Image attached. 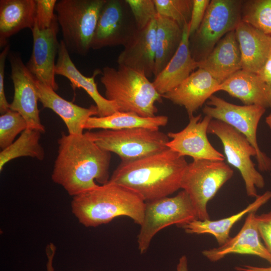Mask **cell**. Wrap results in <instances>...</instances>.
<instances>
[{
	"label": "cell",
	"mask_w": 271,
	"mask_h": 271,
	"mask_svg": "<svg viewBox=\"0 0 271 271\" xmlns=\"http://www.w3.org/2000/svg\"><path fill=\"white\" fill-rule=\"evenodd\" d=\"M256 211L248 213L236 235L216 247L206 249L202 255L211 262H216L232 254L251 255L271 264V254L260 237L256 219Z\"/></svg>",
	"instance_id": "16"
},
{
	"label": "cell",
	"mask_w": 271,
	"mask_h": 271,
	"mask_svg": "<svg viewBox=\"0 0 271 271\" xmlns=\"http://www.w3.org/2000/svg\"><path fill=\"white\" fill-rule=\"evenodd\" d=\"M241 69L257 73L271 56V36L241 21L235 30Z\"/></svg>",
	"instance_id": "21"
},
{
	"label": "cell",
	"mask_w": 271,
	"mask_h": 271,
	"mask_svg": "<svg viewBox=\"0 0 271 271\" xmlns=\"http://www.w3.org/2000/svg\"><path fill=\"white\" fill-rule=\"evenodd\" d=\"M257 74L271 89V56Z\"/></svg>",
	"instance_id": "38"
},
{
	"label": "cell",
	"mask_w": 271,
	"mask_h": 271,
	"mask_svg": "<svg viewBox=\"0 0 271 271\" xmlns=\"http://www.w3.org/2000/svg\"><path fill=\"white\" fill-rule=\"evenodd\" d=\"M27 128L24 118L18 112L9 109L0 116V147L10 146L17 136Z\"/></svg>",
	"instance_id": "32"
},
{
	"label": "cell",
	"mask_w": 271,
	"mask_h": 271,
	"mask_svg": "<svg viewBox=\"0 0 271 271\" xmlns=\"http://www.w3.org/2000/svg\"><path fill=\"white\" fill-rule=\"evenodd\" d=\"M210 2L209 0H193L191 15L189 22V34L190 37L199 28Z\"/></svg>",
	"instance_id": "35"
},
{
	"label": "cell",
	"mask_w": 271,
	"mask_h": 271,
	"mask_svg": "<svg viewBox=\"0 0 271 271\" xmlns=\"http://www.w3.org/2000/svg\"><path fill=\"white\" fill-rule=\"evenodd\" d=\"M35 24L40 30L49 28L56 17V0H35Z\"/></svg>",
	"instance_id": "34"
},
{
	"label": "cell",
	"mask_w": 271,
	"mask_h": 271,
	"mask_svg": "<svg viewBox=\"0 0 271 271\" xmlns=\"http://www.w3.org/2000/svg\"><path fill=\"white\" fill-rule=\"evenodd\" d=\"M242 2L212 0L197 31L189 38L190 49L197 61L204 59L228 33L235 31L241 21Z\"/></svg>",
	"instance_id": "9"
},
{
	"label": "cell",
	"mask_w": 271,
	"mask_h": 271,
	"mask_svg": "<svg viewBox=\"0 0 271 271\" xmlns=\"http://www.w3.org/2000/svg\"><path fill=\"white\" fill-rule=\"evenodd\" d=\"M101 73L100 69H96L92 76H85L77 69L72 61L63 41H60L55 66V74L67 78L71 82L74 90L76 88L83 89L95 103L98 110V116L100 117L108 116L119 111L116 103L102 96L97 89L95 78Z\"/></svg>",
	"instance_id": "19"
},
{
	"label": "cell",
	"mask_w": 271,
	"mask_h": 271,
	"mask_svg": "<svg viewBox=\"0 0 271 271\" xmlns=\"http://www.w3.org/2000/svg\"><path fill=\"white\" fill-rule=\"evenodd\" d=\"M139 30L145 28L158 15L154 0H125Z\"/></svg>",
	"instance_id": "33"
},
{
	"label": "cell",
	"mask_w": 271,
	"mask_h": 271,
	"mask_svg": "<svg viewBox=\"0 0 271 271\" xmlns=\"http://www.w3.org/2000/svg\"><path fill=\"white\" fill-rule=\"evenodd\" d=\"M35 0L0 1V47L21 30L33 28L35 23Z\"/></svg>",
	"instance_id": "26"
},
{
	"label": "cell",
	"mask_w": 271,
	"mask_h": 271,
	"mask_svg": "<svg viewBox=\"0 0 271 271\" xmlns=\"http://www.w3.org/2000/svg\"><path fill=\"white\" fill-rule=\"evenodd\" d=\"M156 21L155 76L164 69L175 54L183 35V29L173 20L158 14Z\"/></svg>",
	"instance_id": "28"
},
{
	"label": "cell",
	"mask_w": 271,
	"mask_h": 271,
	"mask_svg": "<svg viewBox=\"0 0 271 271\" xmlns=\"http://www.w3.org/2000/svg\"><path fill=\"white\" fill-rule=\"evenodd\" d=\"M265 122L271 129V112L265 117Z\"/></svg>",
	"instance_id": "41"
},
{
	"label": "cell",
	"mask_w": 271,
	"mask_h": 271,
	"mask_svg": "<svg viewBox=\"0 0 271 271\" xmlns=\"http://www.w3.org/2000/svg\"><path fill=\"white\" fill-rule=\"evenodd\" d=\"M51 178L73 197L109 180L110 152L98 146L86 132H62Z\"/></svg>",
	"instance_id": "1"
},
{
	"label": "cell",
	"mask_w": 271,
	"mask_h": 271,
	"mask_svg": "<svg viewBox=\"0 0 271 271\" xmlns=\"http://www.w3.org/2000/svg\"><path fill=\"white\" fill-rule=\"evenodd\" d=\"M207 132L216 136L222 142L225 158L230 165L239 171L247 195L257 197V188H263L265 181L251 159L256 156L255 149L242 134L220 120L212 119Z\"/></svg>",
	"instance_id": "10"
},
{
	"label": "cell",
	"mask_w": 271,
	"mask_h": 271,
	"mask_svg": "<svg viewBox=\"0 0 271 271\" xmlns=\"http://www.w3.org/2000/svg\"><path fill=\"white\" fill-rule=\"evenodd\" d=\"M168 122V117L165 115L144 117L132 112L117 111L106 116L90 117L85 123L84 129L120 130L145 128L159 130Z\"/></svg>",
	"instance_id": "27"
},
{
	"label": "cell",
	"mask_w": 271,
	"mask_h": 271,
	"mask_svg": "<svg viewBox=\"0 0 271 271\" xmlns=\"http://www.w3.org/2000/svg\"><path fill=\"white\" fill-rule=\"evenodd\" d=\"M219 91L226 92L244 105L271 108V89L257 73L241 69L221 83L215 89Z\"/></svg>",
	"instance_id": "22"
},
{
	"label": "cell",
	"mask_w": 271,
	"mask_h": 271,
	"mask_svg": "<svg viewBox=\"0 0 271 271\" xmlns=\"http://www.w3.org/2000/svg\"><path fill=\"white\" fill-rule=\"evenodd\" d=\"M59 27L57 17L51 27L45 30H40L34 23L31 29L32 52L26 64L29 71L37 80L55 91L59 88L55 77V58L60 45L57 39Z\"/></svg>",
	"instance_id": "15"
},
{
	"label": "cell",
	"mask_w": 271,
	"mask_h": 271,
	"mask_svg": "<svg viewBox=\"0 0 271 271\" xmlns=\"http://www.w3.org/2000/svg\"><path fill=\"white\" fill-rule=\"evenodd\" d=\"M8 57L14 88V98L10 109L19 112L24 118L27 128L44 133L45 128L40 120L34 76L27 68L20 54L11 52Z\"/></svg>",
	"instance_id": "13"
},
{
	"label": "cell",
	"mask_w": 271,
	"mask_h": 271,
	"mask_svg": "<svg viewBox=\"0 0 271 271\" xmlns=\"http://www.w3.org/2000/svg\"><path fill=\"white\" fill-rule=\"evenodd\" d=\"M176 271H188V261L186 255H182L179 258Z\"/></svg>",
	"instance_id": "40"
},
{
	"label": "cell",
	"mask_w": 271,
	"mask_h": 271,
	"mask_svg": "<svg viewBox=\"0 0 271 271\" xmlns=\"http://www.w3.org/2000/svg\"><path fill=\"white\" fill-rule=\"evenodd\" d=\"M189 38L188 23L183 28L182 40L175 54L152 82L162 95L175 88L198 68V62L191 53Z\"/></svg>",
	"instance_id": "24"
},
{
	"label": "cell",
	"mask_w": 271,
	"mask_h": 271,
	"mask_svg": "<svg viewBox=\"0 0 271 271\" xmlns=\"http://www.w3.org/2000/svg\"><path fill=\"white\" fill-rule=\"evenodd\" d=\"M241 54L235 31L226 34L203 59L198 68L208 72L220 84L241 69Z\"/></svg>",
	"instance_id": "23"
},
{
	"label": "cell",
	"mask_w": 271,
	"mask_h": 271,
	"mask_svg": "<svg viewBox=\"0 0 271 271\" xmlns=\"http://www.w3.org/2000/svg\"><path fill=\"white\" fill-rule=\"evenodd\" d=\"M235 269L236 271H271V266L262 267L249 264H241L236 266Z\"/></svg>",
	"instance_id": "39"
},
{
	"label": "cell",
	"mask_w": 271,
	"mask_h": 271,
	"mask_svg": "<svg viewBox=\"0 0 271 271\" xmlns=\"http://www.w3.org/2000/svg\"><path fill=\"white\" fill-rule=\"evenodd\" d=\"M219 84L206 70L198 68L179 85L162 96L174 104L184 106L190 118L216 92Z\"/></svg>",
	"instance_id": "17"
},
{
	"label": "cell",
	"mask_w": 271,
	"mask_h": 271,
	"mask_svg": "<svg viewBox=\"0 0 271 271\" xmlns=\"http://www.w3.org/2000/svg\"><path fill=\"white\" fill-rule=\"evenodd\" d=\"M156 28V19L138 30L118 55V65L135 70L148 78L154 75Z\"/></svg>",
	"instance_id": "18"
},
{
	"label": "cell",
	"mask_w": 271,
	"mask_h": 271,
	"mask_svg": "<svg viewBox=\"0 0 271 271\" xmlns=\"http://www.w3.org/2000/svg\"><path fill=\"white\" fill-rule=\"evenodd\" d=\"M196 219H198L196 211L183 190L173 197L146 202L144 219L137 237L140 253L148 250L153 237L162 229L172 225L181 228Z\"/></svg>",
	"instance_id": "7"
},
{
	"label": "cell",
	"mask_w": 271,
	"mask_h": 271,
	"mask_svg": "<svg viewBox=\"0 0 271 271\" xmlns=\"http://www.w3.org/2000/svg\"><path fill=\"white\" fill-rule=\"evenodd\" d=\"M158 14L176 22L183 29L190 21L193 0H154Z\"/></svg>",
	"instance_id": "31"
},
{
	"label": "cell",
	"mask_w": 271,
	"mask_h": 271,
	"mask_svg": "<svg viewBox=\"0 0 271 271\" xmlns=\"http://www.w3.org/2000/svg\"><path fill=\"white\" fill-rule=\"evenodd\" d=\"M146 202L136 193L121 185L108 182L73 197L71 211L86 227H95L125 216L141 225Z\"/></svg>",
	"instance_id": "3"
},
{
	"label": "cell",
	"mask_w": 271,
	"mask_h": 271,
	"mask_svg": "<svg viewBox=\"0 0 271 271\" xmlns=\"http://www.w3.org/2000/svg\"><path fill=\"white\" fill-rule=\"evenodd\" d=\"M271 199V191H267L258 195L246 207L232 215L217 220H194L183 226L188 234H209L214 236L218 245L224 243L230 237V232L234 225L244 216L253 211H257Z\"/></svg>",
	"instance_id": "25"
},
{
	"label": "cell",
	"mask_w": 271,
	"mask_h": 271,
	"mask_svg": "<svg viewBox=\"0 0 271 271\" xmlns=\"http://www.w3.org/2000/svg\"><path fill=\"white\" fill-rule=\"evenodd\" d=\"M241 13V21L271 36V0L247 1Z\"/></svg>",
	"instance_id": "30"
},
{
	"label": "cell",
	"mask_w": 271,
	"mask_h": 271,
	"mask_svg": "<svg viewBox=\"0 0 271 271\" xmlns=\"http://www.w3.org/2000/svg\"><path fill=\"white\" fill-rule=\"evenodd\" d=\"M42 133L35 129L26 128L19 138L0 153V171L9 161L21 157H30L42 161L45 157L43 148L40 144Z\"/></svg>",
	"instance_id": "29"
},
{
	"label": "cell",
	"mask_w": 271,
	"mask_h": 271,
	"mask_svg": "<svg viewBox=\"0 0 271 271\" xmlns=\"http://www.w3.org/2000/svg\"><path fill=\"white\" fill-rule=\"evenodd\" d=\"M105 98L114 102L119 111L129 112L144 117H153L158 112L155 103L162 96L144 74L118 65L117 68L105 66L100 78Z\"/></svg>",
	"instance_id": "4"
},
{
	"label": "cell",
	"mask_w": 271,
	"mask_h": 271,
	"mask_svg": "<svg viewBox=\"0 0 271 271\" xmlns=\"http://www.w3.org/2000/svg\"><path fill=\"white\" fill-rule=\"evenodd\" d=\"M34 83L39 101L44 108L52 110L62 118L69 134H82L87 119L93 115H98L96 106L91 105L88 108L80 106L61 97L53 89L35 77Z\"/></svg>",
	"instance_id": "20"
},
{
	"label": "cell",
	"mask_w": 271,
	"mask_h": 271,
	"mask_svg": "<svg viewBox=\"0 0 271 271\" xmlns=\"http://www.w3.org/2000/svg\"><path fill=\"white\" fill-rule=\"evenodd\" d=\"M188 164L185 157L168 148L135 160L121 161L108 182L133 191L147 202L169 196L181 189Z\"/></svg>",
	"instance_id": "2"
},
{
	"label": "cell",
	"mask_w": 271,
	"mask_h": 271,
	"mask_svg": "<svg viewBox=\"0 0 271 271\" xmlns=\"http://www.w3.org/2000/svg\"><path fill=\"white\" fill-rule=\"evenodd\" d=\"M212 119L208 115L203 118L201 114L193 115L184 129L167 134L171 139L167 147L181 156H190L193 160L224 161V155L212 146L207 138L208 128Z\"/></svg>",
	"instance_id": "14"
},
{
	"label": "cell",
	"mask_w": 271,
	"mask_h": 271,
	"mask_svg": "<svg viewBox=\"0 0 271 271\" xmlns=\"http://www.w3.org/2000/svg\"><path fill=\"white\" fill-rule=\"evenodd\" d=\"M100 147L117 155L121 161L135 160L168 148L167 134L159 130L135 128L87 132Z\"/></svg>",
	"instance_id": "8"
},
{
	"label": "cell",
	"mask_w": 271,
	"mask_h": 271,
	"mask_svg": "<svg viewBox=\"0 0 271 271\" xmlns=\"http://www.w3.org/2000/svg\"><path fill=\"white\" fill-rule=\"evenodd\" d=\"M257 226L260 237L271 254V210L256 215Z\"/></svg>",
	"instance_id": "36"
},
{
	"label": "cell",
	"mask_w": 271,
	"mask_h": 271,
	"mask_svg": "<svg viewBox=\"0 0 271 271\" xmlns=\"http://www.w3.org/2000/svg\"><path fill=\"white\" fill-rule=\"evenodd\" d=\"M265 110L256 105H235L214 95L203 108L205 115L226 123L245 137L256 151L259 171L269 172L271 159L261 151L257 141L258 125Z\"/></svg>",
	"instance_id": "11"
},
{
	"label": "cell",
	"mask_w": 271,
	"mask_h": 271,
	"mask_svg": "<svg viewBox=\"0 0 271 271\" xmlns=\"http://www.w3.org/2000/svg\"><path fill=\"white\" fill-rule=\"evenodd\" d=\"M106 0H60L55 6L62 41L69 53L86 56L91 49L101 9Z\"/></svg>",
	"instance_id": "5"
},
{
	"label": "cell",
	"mask_w": 271,
	"mask_h": 271,
	"mask_svg": "<svg viewBox=\"0 0 271 271\" xmlns=\"http://www.w3.org/2000/svg\"><path fill=\"white\" fill-rule=\"evenodd\" d=\"M230 166L220 161L195 159L188 163L181 188L188 195L198 219H210L207 205L233 175Z\"/></svg>",
	"instance_id": "6"
},
{
	"label": "cell",
	"mask_w": 271,
	"mask_h": 271,
	"mask_svg": "<svg viewBox=\"0 0 271 271\" xmlns=\"http://www.w3.org/2000/svg\"><path fill=\"white\" fill-rule=\"evenodd\" d=\"M10 45L8 44L0 54V112L3 114L10 109L9 103L5 93L4 76L6 60L10 53Z\"/></svg>",
	"instance_id": "37"
},
{
	"label": "cell",
	"mask_w": 271,
	"mask_h": 271,
	"mask_svg": "<svg viewBox=\"0 0 271 271\" xmlns=\"http://www.w3.org/2000/svg\"><path fill=\"white\" fill-rule=\"evenodd\" d=\"M138 30L125 0H106L99 14L91 49L124 46Z\"/></svg>",
	"instance_id": "12"
}]
</instances>
